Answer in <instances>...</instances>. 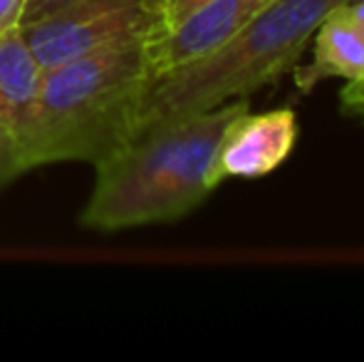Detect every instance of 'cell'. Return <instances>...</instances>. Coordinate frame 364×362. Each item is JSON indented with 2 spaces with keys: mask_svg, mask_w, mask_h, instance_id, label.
<instances>
[{
  "mask_svg": "<svg viewBox=\"0 0 364 362\" xmlns=\"http://www.w3.org/2000/svg\"><path fill=\"white\" fill-rule=\"evenodd\" d=\"M154 78L146 40L112 45L48 68L15 144L23 169L92 161L132 137L136 100Z\"/></svg>",
  "mask_w": 364,
  "mask_h": 362,
  "instance_id": "cell-2",
  "label": "cell"
},
{
  "mask_svg": "<svg viewBox=\"0 0 364 362\" xmlns=\"http://www.w3.org/2000/svg\"><path fill=\"white\" fill-rule=\"evenodd\" d=\"M340 100H342V110H345L347 115L364 122V80L347 82L340 92Z\"/></svg>",
  "mask_w": 364,
  "mask_h": 362,
  "instance_id": "cell-10",
  "label": "cell"
},
{
  "mask_svg": "<svg viewBox=\"0 0 364 362\" xmlns=\"http://www.w3.org/2000/svg\"><path fill=\"white\" fill-rule=\"evenodd\" d=\"M347 0H275L211 53L154 75L136 100L132 137L275 82L297 68L322 15Z\"/></svg>",
  "mask_w": 364,
  "mask_h": 362,
  "instance_id": "cell-3",
  "label": "cell"
},
{
  "mask_svg": "<svg viewBox=\"0 0 364 362\" xmlns=\"http://www.w3.org/2000/svg\"><path fill=\"white\" fill-rule=\"evenodd\" d=\"M310 43V65L295 68V85L300 92L307 95L315 85L330 78H340L345 82L364 80V35L347 18L342 5L322 15Z\"/></svg>",
  "mask_w": 364,
  "mask_h": 362,
  "instance_id": "cell-7",
  "label": "cell"
},
{
  "mask_svg": "<svg viewBox=\"0 0 364 362\" xmlns=\"http://www.w3.org/2000/svg\"><path fill=\"white\" fill-rule=\"evenodd\" d=\"M248 102L149 127L95 161V186L80 221L95 231L164 223L186 216L213 188V159L223 132Z\"/></svg>",
  "mask_w": 364,
  "mask_h": 362,
  "instance_id": "cell-1",
  "label": "cell"
},
{
  "mask_svg": "<svg viewBox=\"0 0 364 362\" xmlns=\"http://www.w3.org/2000/svg\"><path fill=\"white\" fill-rule=\"evenodd\" d=\"M273 3L275 0H206L176 25L156 30L146 40L151 73L161 75L211 53Z\"/></svg>",
  "mask_w": 364,
  "mask_h": 362,
  "instance_id": "cell-5",
  "label": "cell"
},
{
  "mask_svg": "<svg viewBox=\"0 0 364 362\" xmlns=\"http://www.w3.org/2000/svg\"><path fill=\"white\" fill-rule=\"evenodd\" d=\"M342 10L355 23V28L364 35V0H347V3H342Z\"/></svg>",
  "mask_w": 364,
  "mask_h": 362,
  "instance_id": "cell-13",
  "label": "cell"
},
{
  "mask_svg": "<svg viewBox=\"0 0 364 362\" xmlns=\"http://www.w3.org/2000/svg\"><path fill=\"white\" fill-rule=\"evenodd\" d=\"M65 3H70V0H28V5H25L23 25L33 23V20H38V18H45V15H50V13H55V10L63 8Z\"/></svg>",
  "mask_w": 364,
  "mask_h": 362,
  "instance_id": "cell-12",
  "label": "cell"
},
{
  "mask_svg": "<svg viewBox=\"0 0 364 362\" xmlns=\"http://www.w3.org/2000/svg\"><path fill=\"white\" fill-rule=\"evenodd\" d=\"M28 0H0V35L23 25Z\"/></svg>",
  "mask_w": 364,
  "mask_h": 362,
  "instance_id": "cell-11",
  "label": "cell"
},
{
  "mask_svg": "<svg viewBox=\"0 0 364 362\" xmlns=\"http://www.w3.org/2000/svg\"><path fill=\"white\" fill-rule=\"evenodd\" d=\"M161 28V0H70L23 25L43 70L112 45L149 40Z\"/></svg>",
  "mask_w": 364,
  "mask_h": 362,
  "instance_id": "cell-4",
  "label": "cell"
},
{
  "mask_svg": "<svg viewBox=\"0 0 364 362\" xmlns=\"http://www.w3.org/2000/svg\"><path fill=\"white\" fill-rule=\"evenodd\" d=\"M297 142V117L292 110L250 115L245 110L228 124L213 159V179H255L275 171Z\"/></svg>",
  "mask_w": 364,
  "mask_h": 362,
  "instance_id": "cell-6",
  "label": "cell"
},
{
  "mask_svg": "<svg viewBox=\"0 0 364 362\" xmlns=\"http://www.w3.org/2000/svg\"><path fill=\"white\" fill-rule=\"evenodd\" d=\"M43 73L23 25L0 35V127L8 129L13 139L38 97Z\"/></svg>",
  "mask_w": 364,
  "mask_h": 362,
  "instance_id": "cell-8",
  "label": "cell"
},
{
  "mask_svg": "<svg viewBox=\"0 0 364 362\" xmlns=\"http://www.w3.org/2000/svg\"><path fill=\"white\" fill-rule=\"evenodd\" d=\"M23 164H20V151L15 144L13 134L0 127V188L8 186L15 176L23 174Z\"/></svg>",
  "mask_w": 364,
  "mask_h": 362,
  "instance_id": "cell-9",
  "label": "cell"
}]
</instances>
